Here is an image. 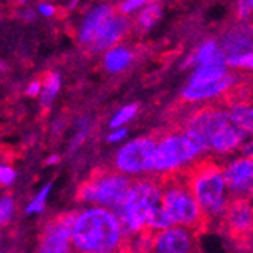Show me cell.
Listing matches in <instances>:
<instances>
[{
  "instance_id": "obj_1",
  "label": "cell",
  "mask_w": 253,
  "mask_h": 253,
  "mask_svg": "<svg viewBox=\"0 0 253 253\" xmlns=\"http://www.w3.org/2000/svg\"><path fill=\"white\" fill-rule=\"evenodd\" d=\"M125 232L120 220L106 208L78 212L72 229L73 253H125Z\"/></svg>"
},
{
  "instance_id": "obj_2",
  "label": "cell",
  "mask_w": 253,
  "mask_h": 253,
  "mask_svg": "<svg viewBox=\"0 0 253 253\" xmlns=\"http://www.w3.org/2000/svg\"><path fill=\"white\" fill-rule=\"evenodd\" d=\"M183 173L187 176L188 187L205 217L208 229L214 224L217 226L229 203L220 161L212 156H203L183 169Z\"/></svg>"
},
{
  "instance_id": "obj_3",
  "label": "cell",
  "mask_w": 253,
  "mask_h": 253,
  "mask_svg": "<svg viewBox=\"0 0 253 253\" xmlns=\"http://www.w3.org/2000/svg\"><path fill=\"white\" fill-rule=\"evenodd\" d=\"M161 206L167 211L174 226L187 227L199 234L208 229L205 217L188 187L183 170L169 174H159Z\"/></svg>"
},
{
  "instance_id": "obj_4",
  "label": "cell",
  "mask_w": 253,
  "mask_h": 253,
  "mask_svg": "<svg viewBox=\"0 0 253 253\" xmlns=\"http://www.w3.org/2000/svg\"><path fill=\"white\" fill-rule=\"evenodd\" d=\"M161 203V182L158 177H146L132 182L129 193L116 210L125 235H136L146 231L149 212Z\"/></svg>"
},
{
  "instance_id": "obj_5",
  "label": "cell",
  "mask_w": 253,
  "mask_h": 253,
  "mask_svg": "<svg viewBox=\"0 0 253 253\" xmlns=\"http://www.w3.org/2000/svg\"><path fill=\"white\" fill-rule=\"evenodd\" d=\"M156 136V146L153 153V166L152 171L159 174L176 173L187 169L197 159H200V153L190 143L179 126H173L171 129L161 132Z\"/></svg>"
},
{
  "instance_id": "obj_6",
  "label": "cell",
  "mask_w": 253,
  "mask_h": 253,
  "mask_svg": "<svg viewBox=\"0 0 253 253\" xmlns=\"http://www.w3.org/2000/svg\"><path fill=\"white\" fill-rule=\"evenodd\" d=\"M132 180L117 171L97 170L84 180L76 193V199L84 203H94L100 208L119 210L125 202Z\"/></svg>"
},
{
  "instance_id": "obj_7",
  "label": "cell",
  "mask_w": 253,
  "mask_h": 253,
  "mask_svg": "<svg viewBox=\"0 0 253 253\" xmlns=\"http://www.w3.org/2000/svg\"><path fill=\"white\" fill-rule=\"evenodd\" d=\"M220 232L238 250L253 249V200L231 199L217 224Z\"/></svg>"
},
{
  "instance_id": "obj_8",
  "label": "cell",
  "mask_w": 253,
  "mask_h": 253,
  "mask_svg": "<svg viewBox=\"0 0 253 253\" xmlns=\"http://www.w3.org/2000/svg\"><path fill=\"white\" fill-rule=\"evenodd\" d=\"M156 136H141L126 143L116 155V171L125 176L152 171Z\"/></svg>"
},
{
  "instance_id": "obj_9",
  "label": "cell",
  "mask_w": 253,
  "mask_h": 253,
  "mask_svg": "<svg viewBox=\"0 0 253 253\" xmlns=\"http://www.w3.org/2000/svg\"><path fill=\"white\" fill-rule=\"evenodd\" d=\"M78 217L76 211L55 215L41 229L37 253H73L72 229Z\"/></svg>"
},
{
  "instance_id": "obj_10",
  "label": "cell",
  "mask_w": 253,
  "mask_h": 253,
  "mask_svg": "<svg viewBox=\"0 0 253 253\" xmlns=\"http://www.w3.org/2000/svg\"><path fill=\"white\" fill-rule=\"evenodd\" d=\"M223 176L231 199L253 200V158L240 156L223 166Z\"/></svg>"
},
{
  "instance_id": "obj_11",
  "label": "cell",
  "mask_w": 253,
  "mask_h": 253,
  "mask_svg": "<svg viewBox=\"0 0 253 253\" xmlns=\"http://www.w3.org/2000/svg\"><path fill=\"white\" fill-rule=\"evenodd\" d=\"M150 253H199L197 234L182 226H171L152 234Z\"/></svg>"
},
{
  "instance_id": "obj_12",
  "label": "cell",
  "mask_w": 253,
  "mask_h": 253,
  "mask_svg": "<svg viewBox=\"0 0 253 253\" xmlns=\"http://www.w3.org/2000/svg\"><path fill=\"white\" fill-rule=\"evenodd\" d=\"M238 84L237 75L227 73L221 79L205 84V85H197V86H190L187 85L182 89V99L185 102H202V100H210L215 97H223L229 89H232Z\"/></svg>"
},
{
  "instance_id": "obj_13",
  "label": "cell",
  "mask_w": 253,
  "mask_h": 253,
  "mask_svg": "<svg viewBox=\"0 0 253 253\" xmlns=\"http://www.w3.org/2000/svg\"><path fill=\"white\" fill-rule=\"evenodd\" d=\"M127 29H129V21L125 15H112L97 31L93 42H91V49L94 52H103V50L106 52L112 47H116L117 42L127 32Z\"/></svg>"
},
{
  "instance_id": "obj_14",
  "label": "cell",
  "mask_w": 253,
  "mask_h": 253,
  "mask_svg": "<svg viewBox=\"0 0 253 253\" xmlns=\"http://www.w3.org/2000/svg\"><path fill=\"white\" fill-rule=\"evenodd\" d=\"M112 15H114L112 6H109L106 3H100V5L94 6L93 9H89L85 14L81 26H79V34H78L79 41L85 45H91L97 31L102 28L103 23L106 20H109Z\"/></svg>"
},
{
  "instance_id": "obj_15",
  "label": "cell",
  "mask_w": 253,
  "mask_h": 253,
  "mask_svg": "<svg viewBox=\"0 0 253 253\" xmlns=\"http://www.w3.org/2000/svg\"><path fill=\"white\" fill-rule=\"evenodd\" d=\"M221 50L224 52V56H235L243 53H252L253 52V31L240 26L227 32L220 44Z\"/></svg>"
},
{
  "instance_id": "obj_16",
  "label": "cell",
  "mask_w": 253,
  "mask_h": 253,
  "mask_svg": "<svg viewBox=\"0 0 253 253\" xmlns=\"http://www.w3.org/2000/svg\"><path fill=\"white\" fill-rule=\"evenodd\" d=\"M185 67H226V56L217 41H205L183 64Z\"/></svg>"
},
{
  "instance_id": "obj_17",
  "label": "cell",
  "mask_w": 253,
  "mask_h": 253,
  "mask_svg": "<svg viewBox=\"0 0 253 253\" xmlns=\"http://www.w3.org/2000/svg\"><path fill=\"white\" fill-rule=\"evenodd\" d=\"M232 123L247 136L253 135V102L249 100H223L221 102Z\"/></svg>"
},
{
  "instance_id": "obj_18",
  "label": "cell",
  "mask_w": 253,
  "mask_h": 253,
  "mask_svg": "<svg viewBox=\"0 0 253 253\" xmlns=\"http://www.w3.org/2000/svg\"><path fill=\"white\" fill-rule=\"evenodd\" d=\"M133 61V53L126 45H116L105 52L103 65L109 73H120L130 65Z\"/></svg>"
},
{
  "instance_id": "obj_19",
  "label": "cell",
  "mask_w": 253,
  "mask_h": 253,
  "mask_svg": "<svg viewBox=\"0 0 253 253\" xmlns=\"http://www.w3.org/2000/svg\"><path fill=\"white\" fill-rule=\"evenodd\" d=\"M227 73H229L227 67H196L188 81V85L197 86V85L211 84V82L221 79Z\"/></svg>"
},
{
  "instance_id": "obj_20",
  "label": "cell",
  "mask_w": 253,
  "mask_h": 253,
  "mask_svg": "<svg viewBox=\"0 0 253 253\" xmlns=\"http://www.w3.org/2000/svg\"><path fill=\"white\" fill-rule=\"evenodd\" d=\"M174 226L173 220L167 214V211L161 206V203L149 212L147 221H146V232H159V231H166V229Z\"/></svg>"
},
{
  "instance_id": "obj_21",
  "label": "cell",
  "mask_w": 253,
  "mask_h": 253,
  "mask_svg": "<svg viewBox=\"0 0 253 253\" xmlns=\"http://www.w3.org/2000/svg\"><path fill=\"white\" fill-rule=\"evenodd\" d=\"M59 86H61V76L58 73H49L45 76L44 82H42V88H41V105L44 108H49L56 94L59 91Z\"/></svg>"
},
{
  "instance_id": "obj_22",
  "label": "cell",
  "mask_w": 253,
  "mask_h": 253,
  "mask_svg": "<svg viewBox=\"0 0 253 253\" xmlns=\"http://www.w3.org/2000/svg\"><path fill=\"white\" fill-rule=\"evenodd\" d=\"M161 14H163V9H161L159 5H147L143 11H140V14H138V26H140L143 31H149L152 29L158 20L161 18Z\"/></svg>"
},
{
  "instance_id": "obj_23",
  "label": "cell",
  "mask_w": 253,
  "mask_h": 253,
  "mask_svg": "<svg viewBox=\"0 0 253 253\" xmlns=\"http://www.w3.org/2000/svg\"><path fill=\"white\" fill-rule=\"evenodd\" d=\"M138 111V106L136 105H127V106H123L116 116L112 117V120L109 122V127L112 129H119V127H123V125H126L129 120H132V117L136 114Z\"/></svg>"
},
{
  "instance_id": "obj_24",
  "label": "cell",
  "mask_w": 253,
  "mask_h": 253,
  "mask_svg": "<svg viewBox=\"0 0 253 253\" xmlns=\"http://www.w3.org/2000/svg\"><path fill=\"white\" fill-rule=\"evenodd\" d=\"M226 67L246 68V70H253V52H252V53L235 55V56H226Z\"/></svg>"
},
{
  "instance_id": "obj_25",
  "label": "cell",
  "mask_w": 253,
  "mask_h": 253,
  "mask_svg": "<svg viewBox=\"0 0 253 253\" xmlns=\"http://www.w3.org/2000/svg\"><path fill=\"white\" fill-rule=\"evenodd\" d=\"M14 215V199L11 196L0 197V226H6Z\"/></svg>"
},
{
  "instance_id": "obj_26",
  "label": "cell",
  "mask_w": 253,
  "mask_h": 253,
  "mask_svg": "<svg viewBox=\"0 0 253 253\" xmlns=\"http://www.w3.org/2000/svg\"><path fill=\"white\" fill-rule=\"evenodd\" d=\"M52 190V185L49 183V185H45L38 194L37 197L29 203V206L26 208V212L28 214H38L44 210V206H45V200H47V196H49V191Z\"/></svg>"
},
{
  "instance_id": "obj_27",
  "label": "cell",
  "mask_w": 253,
  "mask_h": 253,
  "mask_svg": "<svg viewBox=\"0 0 253 253\" xmlns=\"http://www.w3.org/2000/svg\"><path fill=\"white\" fill-rule=\"evenodd\" d=\"M150 0H123L122 5H120V12L122 15H127L132 14L135 11H138L140 8L146 6Z\"/></svg>"
},
{
  "instance_id": "obj_28",
  "label": "cell",
  "mask_w": 253,
  "mask_h": 253,
  "mask_svg": "<svg viewBox=\"0 0 253 253\" xmlns=\"http://www.w3.org/2000/svg\"><path fill=\"white\" fill-rule=\"evenodd\" d=\"M15 170L9 166L0 164V185H11L15 180Z\"/></svg>"
},
{
  "instance_id": "obj_29",
  "label": "cell",
  "mask_w": 253,
  "mask_h": 253,
  "mask_svg": "<svg viewBox=\"0 0 253 253\" xmlns=\"http://www.w3.org/2000/svg\"><path fill=\"white\" fill-rule=\"evenodd\" d=\"M237 9L240 18H247L253 12V0H237Z\"/></svg>"
},
{
  "instance_id": "obj_30",
  "label": "cell",
  "mask_w": 253,
  "mask_h": 253,
  "mask_svg": "<svg viewBox=\"0 0 253 253\" xmlns=\"http://www.w3.org/2000/svg\"><path fill=\"white\" fill-rule=\"evenodd\" d=\"M126 135H127L126 129L119 127V129H116V130L108 135V143H119V141L123 140V138H126Z\"/></svg>"
},
{
  "instance_id": "obj_31",
  "label": "cell",
  "mask_w": 253,
  "mask_h": 253,
  "mask_svg": "<svg viewBox=\"0 0 253 253\" xmlns=\"http://www.w3.org/2000/svg\"><path fill=\"white\" fill-rule=\"evenodd\" d=\"M240 152H241V156L253 158V135H250L247 140L244 141V144L241 146Z\"/></svg>"
},
{
  "instance_id": "obj_32",
  "label": "cell",
  "mask_w": 253,
  "mask_h": 253,
  "mask_svg": "<svg viewBox=\"0 0 253 253\" xmlns=\"http://www.w3.org/2000/svg\"><path fill=\"white\" fill-rule=\"evenodd\" d=\"M41 88H42V82H41V81H32V82L29 84L28 89H26V93H28V96H31V97H37V96H40V93H41Z\"/></svg>"
},
{
  "instance_id": "obj_33",
  "label": "cell",
  "mask_w": 253,
  "mask_h": 253,
  "mask_svg": "<svg viewBox=\"0 0 253 253\" xmlns=\"http://www.w3.org/2000/svg\"><path fill=\"white\" fill-rule=\"evenodd\" d=\"M38 12L44 17H52L55 14V6L52 3H40L38 5Z\"/></svg>"
},
{
  "instance_id": "obj_34",
  "label": "cell",
  "mask_w": 253,
  "mask_h": 253,
  "mask_svg": "<svg viewBox=\"0 0 253 253\" xmlns=\"http://www.w3.org/2000/svg\"><path fill=\"white\" fill-rule=\"evenodd\" d=\"M23 18H25L26 21H34L37 18V12L34 9H26L25 12H23Z\"/></svg>"
},
{
  "instance_id": "obj_35",
  "label": "cell",
  "mask_w": 253,
  "mask_h": 253,
  "mask_svg": "<svg viewBox=\"0 0 253 253\" xmlns=\"http://www.w3.org/2000/svg\"><path fill=\"white\" fill-rule=\"evenodd\" d=\"M59 161V158L58 156H50L49 159H47V164H56Z\"/></svg>"
},
{
  "instance_id": "obj_36",
  "label": "cell",
  "mask_w": 253,
  "mask_h": 253,
  "mask_svg": "<svg viewBox=\"0 0 253 253\" xmlns=\"http://www.w3.org/2000/svg\"><path fill=\"white\" fill-rule=\"evenodd\" d=\"M78 3H79V0H72V2L68 3V8H70V9H73L75 6H78Z\"/></svg>"
},
{
  "instance_id": "obj_37",
  "label": "cell",
  "mask_w": 253,
  "mask_h": 253,
  "mask_svg": "<svg viewBox=\"0 0 253 253\" xmlns=\"http://www.w3.org/2000/svg\"><path fill=\"white\" fill-rule=\"evenodd\" d=\"M28 2V0H17V3H20V5H25Z\"/></svg>"
},
{
  "instance_id": "obj_38",
  "label": "cell",
  "mask_w": 253,
  "mask_h": 253,
  "mask_svg": "<svg viewBox=\"0 0 253 253\" xmlns=\"http://www.w3.org/2000/svg\"><path fill=\"white\" fill-rule=\"evenodd\" d=\"M3 68H5V64H3L2 61H0V72H2V70H3Z\"/></svg>"
}]
</instances>
